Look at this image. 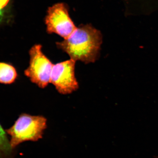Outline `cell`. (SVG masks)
Wrapping results in <instances>:
<instances>
[{"label":"cell","instance_id":"obj_10","mask_svg":"<svg viewBox=\"0 0 158 158\" xmlns=\"http://www.w3.org/2000/svg\"></svg>","mask_w":158,"mask_h":158},{"label":"cell","instance_id":"obj_8","mask_svg":"<svg viewBox=\"0 0 158 158\" xmlns=\"http://www.w3.org/2000/svg\"><path fill=\"white\" fill-rule=\"evenodd\" d=\"M5 11L4 9H0V25L4 23L5 19Z\"/></svg>","mask_w":158,"mask_h":158},{"label":"cell","instance_id":"obj_3","mask_svg":"<svg viewBox=\"0 0 158 158\" xmlns=\"http://www.w3.org/2000/svg\"><path fill=\"white\" fill-rule=\"evenodd\" d=\"M42 48V45L37 44L30 49L29 65L24 75L40 88H44L50 83L54 65L44 53Z\"/></svg>","mask_w":158,"mask_h":158},{"label":"cell","instance_id":"obj_9","mask_svg":"<svg viewBox=\"0 0 158 158\" xmlns=\"http://www.w3.org/2000/svg\"><path fill=\"white\" fill-rule=\"evenodd\" d=\"M9 0H0V9H4L9 3Z\"/></svg>","mask_w":158,"mask_h":158},{"label":"cell","instance_id":"obj_4","mask_svg":"<svg viewBox=\"0 0 158 158\" xmlns=\"http://www.w3.org/2000/svg\"><path fill=\"white\" fill-rule=\"evenodd\" d=\"M45 21L48 33L57 34L64 39L68 38L77 29L69 17L67 7L62 3L49 8Z\"/></svg>","mask_w":158,"mask_h":158},{"label":"cell","instance_id":"obj_2","mask_svg":"<svg viewBox=\"0 0 158 158\" xmlns=\"http://www.w3.org/2000/svg\"><path fill=\"white\" fill-rule=\"evenodd\" d=\"M47 119L44 116L22 113L14 124L6 130L10 137L11 147L16 149L23 142L37 141L42 138L47 127Z\"/></svg>","mask_w":158,"mask_h":158},{"label":"cell","instance_id":"obj_6","mask_svg":"<svg viewBox=\"0 0 158 158\" xmlns=\"http://www.w3.org/2000/svg\"><path fill=\"white\" fill-rule=\"evenodd\" d=\"M18 77L17 70L11 63L0 62V84L10 85L15 82Z\"/></svg>","mask_w":158,"mask_h":158},{"label":"cell","instance_id":"obj_5","mask_svg":"<svg viewBox=\"0 0 158 158\" xmlns=\"http://www.w3.org/2000/svg\"><path fill=\"white\" fill-rule=\"evenodd\" d=\"M76 61L73 59L59 62L53 65L50 83L62 94H68L79 88L75 73Z\"/></svg>","mask_w":158,"mask_h":158},{"label":"cell","instance_id":"obj_1","mask_svg":"<svg viewBox=\"0 0 158 158\" xmlns=\"http://www.w3.org/2000/svg\"><path fill=\"white\" fill-rule=\"evenodd\" d=\"M102 42L100 31L90 25H82L68 38L56 44L70 59L89 64L98 59Z\"/></svg>","mask_w":158,"mask_h":158},{"label":"cell","instance_id":"obj_7","mask_svg":"<svg viewBox=\"0 0 158 158\" xmlns=\"http://www.w3.org/2000/svg\"><path fill=\"white\" fill-rule=\"evenodd\" d=\"M16 153V149L11 147L8 134L0 123V158H14Z\"/></svg>","mask_w":158,"mask_h":158}]
</instances>
